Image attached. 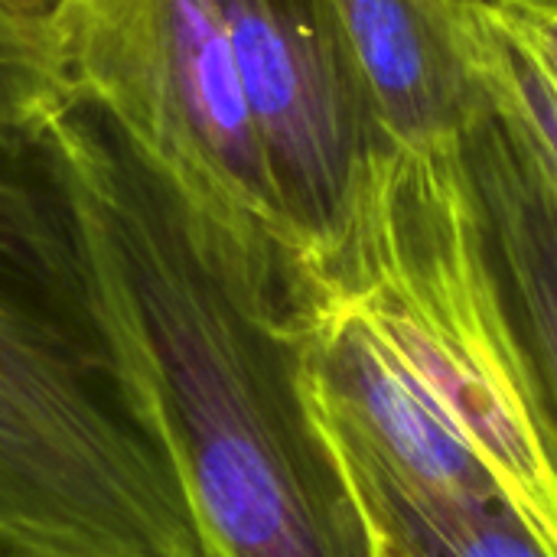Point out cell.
<instances>
[{"mask_svg":"<svg viewBox=\"0 0 557 557\" xmlns=\"http://www.w3.org/2000/svg\"><path fill=\"white\" fill-rule=\"evenodd\" d=\"M0 557H222L39 134L0 127Z\"/></svg>","mask_w":557,"mask_h":557,"instance_id":"obj_1","label":"cell"},{"mask_svg":"<svg viewBox=\"0 0 557 557\" xmlns=\"http://www.w3.org/2000/svg\"><path fill=\"white\" fill-rule=\"evenodd\" d=\"M39 137L147 349L222 557H356L294 405L277 336L284 300L189 222L95 101L65 95Z\"/></svg>","mask_w":557,"mask_h":557,"instance_id":"obj_2","label":"cell"},{"mask_svg":"<svg viewBox=\"0 0 557 557\" xmlns=\"http://www.w3.org/2000/svg\"><path fill=\"white\" fill-rule=\"evenodd\" d=\"M294 300L352 323L557 557L555 398L447 144L395 140L362 166L333 232L300 255Z\"/></svg>","mask_w":557,"mask_h":557,"instance_id":"obj_3","label":"cell"},{"mask_svg":"<svg viewBox=\"0 0 557 557\" xmlns=\"http://www.w3.org/2000/svg\"><path fill=\"white\" fill-rule=\"evenodd\" d=\"M42 29L65 95L104 108L189 219L290 297L300 242L215 0H62Z\"/></svg>","mask_w":557,"mask_h":557,"instance_id":"obj_4","label":"cell"},{"mask_svg":"<svg viewBox=\"0 0 557 557\" xmlns=\"http://www.w3.org/2000/svg\"><path fill=\"white\" fill-rule=\"evenodd\" d=\"M215 7L304 255L333 232L362 166L395 140L326 0H215Z\"/></svg>","mask_w":557,"mask_h":557,"instance_id":"obj_5","label":"cell"},{"mask_svg":"<svg viewBox=\"0 0 557 557\" xmlns=\"http://www.w3.org/2000/svg\"><path fill=\"white\" fill-rule=\"evenodd\" d=\"M483 91L447 153L557 408V170L519 111Z\"/></svg>","mask_w":557,"mask_h":557,"instance_id":"obj_6","label":"cell"},{"mask_svg":"<svg viewBox=\"0 0 557 557\" xmlns=\"http://www.w3.org/2000/svg\"><path fill=\"white\" fill-rule=\"evenodd\" d=\"M392 140L447 144L483 104L460 0H326Z\"/></svg>","mask_w":557,"mask_h":557,"instance_id":"obj_7","label":"cell"},{"mask_svg":"<svg viewBox=\"0 0 557 557\" xmlns=\"http://www.w3.org/2000/svg\"><path fill=\"white\" fill-rule=\"evenodd\" d=\"M297 414L356 557H548L503 503L421 490L333 421Z\"/></svg>","mask_w":557,"mask_h":557,"instance_id":"obj_8","label":"cell"},{"mask_svg":"<svg viewBox=\"0 0 557 557\" xmlns=\"http://www.w3.org/2000/svg\"><path fill=\"white\" fill-rule=\"evenodd\" d=\"M460 29L480 82L519 111L557 170V7L460 0Z\"/></svg>","mask_w":557,"mask_h":557,"instance_id":"obj_9","label":"cell"},{"mask_svg":"<svg viewBox=\"0 0 557 557\" xmlns=\"http://www.w3.org/2000/svg\"><path fill=\"white\" fill-rule=\"evenodd\" d=\"M62 98L46 29L0 7V127L39 134Z\"/></svg>","mask_w":557,"mask_h":557,"instance_id":"obj_10","label":"cell"},{"mask_svg":"<svg viewBox=\"0 0 557 557\" xmlns=\"http://www.w3.org/2000/svg\"><path fill=\"white\" fill-rule=\"evenodd\" d=\"M62 0H0V7L20 20H29V23H46V16L59 7Z\"/></svg>","mask_w":557,"mask_h":557,"instance_id":"obj_11","label":"cell"},{"mask_svg":"<svg viewBox=\"0 0 557 557\" xmlns=\"http://www.w3.org/2000/svg\"><path fill=\"white\" fill-rule=\"evenodd\" d=\"M542 3H552V7H557V0H542Z\"/></svg>","mask_w":557,"mask_h":557,"instance_id":"obj_12","label":"cell"}]
</instances>
